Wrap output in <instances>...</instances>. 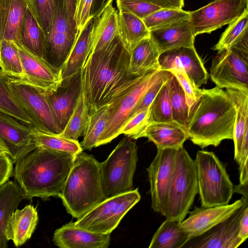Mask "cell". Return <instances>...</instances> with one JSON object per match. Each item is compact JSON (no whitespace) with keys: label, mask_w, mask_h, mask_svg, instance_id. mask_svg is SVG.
Returning <instances> with one entry per match:
<instances>
[{"label":"cell","mask_w":248,"mask_h":248,"mask_svg":"<svg viewBox=\"0 0 248 248\" xmlns=\"http://www.w3.org/2000/svg\"><path fill=\"white\" fill-rule=\"evenodd\" d=\"M130 52L117 34L103 48L91 52L81 69L82 93L89 113L126 93L145 73L129 72Z\"/></svg>","instance_id":"1"},{"label":"cell","mask_w":248,"mask_h":248,"mask_svg":"<svg viewBox=\"0 0 248 248\" xmlns=\"http://www.w3.org/2000/svg\"><path fill=\"white\" fill-rule=\"evenodd\" d=\"M235 106L225 91L216 86L199 89L189 108L185 128L191 141L202 149L232 140Z\"/></svg>","instance_id":"2"},{"label":"cell","mask_w":248,"mask_h":248,"mask_svg":"<svg viewBox=\"0 0 248 248\" xmlns=\"http://www.w3.org/2000/svg\"><path fill=\"white\" fill-rule=\"evenodd\" d=\"M77 154L38 147L17 160L13 175L24 199L59 197Z\"/></svg>","instance_id":"3"},{"label":"cell","mask_w":248,"mask_h":248,"mask_svg":"<svg viewBox=\"0 0 248 248\" xmlns=\"http://www.w3.org/2000/svg\"><path fill=\"white\" fill-rule=\"evenodd\" d=\"M59 197L67 212L76 218L105 199L100 162L91 155L78 154Z\"/></svg>","instance_id":"4"},{"label":"cell","mask_w":248,"mask_h":248,"mask_svg":"<svg viewBox=\"0 0 248 248\" xmlns=\"http://www.w3.org/2000/svg\"><path fill=\"white\" fill-rule=\"evenodd\" d=\"M198 193L194 160L183 146L176 150L164 216L181 223L188 214Z\"/></svg>","instance_id":"5"},{"label":"cell","mask_w":248,"mask_h":248,"mask_svg":"<svg viewBox=\"0 0 248 248\" xmlns=\"http://www.w3.org/2000/svg\"><path fill=\"white\" fill-rule=\"evenodd\" d=\"M201 206L228 204L234 186L226 167L213 152L199 150L194 160Z\"/></svg>","instance_id":"6"},{"label":"cell","mask_w":248,"mask_h":248,"mask_svg":"<svg viewBox=\"0 0 248 248\" xmlns=\"http://www.w3.org/2000/svg\"><path fill=\"white\" fill-rule=\"evenodd\" d=\"M138 160L136 143L127 136L119 142L104 161L100 163L105 198L132 190Z\"/></svg>","instance_id":"7"},{"label":"cell","mask_w":248,"mask_h":248,"mask_svg":"<svg viewBox=\"0 0 248 248\" xmlns=\"http://www.w3.org/2000/svg\"><path fill=\"white\" fill-rule=\"evenodd\" d=\"M140 198L138 188L106 198L78 218L73 224L92 232L111 233Z\"/></svg>","instance_id":"8"},{"label":"cell","mask_w":248,"mask_h":248,"mask_svg":"<svg viewBox=\"0 0 248 248\" xmlns=\"http://www.w3.org/2000/svg\"><path fill=\"white\" fill-rule=\"evenodd\" d=\"M170 73L158 68L147 71L130 90L109 104L107 124L95 147L108 143L118 136L122 126L144 93Z\"/></svg>","instance_id":"9"},{"label":"cell","mask_w":248,"mask_h":248,"mask_svg":"<svg viewBox=\"0 0 248 248\" xmlns=\"http://www.w3.org/2000/svg\"><path fill=\"white\" fill-rule=\"evenodd\" d=\"M210 76L221 89L248 92V39L217 53L213 58Z\"/></svg>","instance_id":"10"},{"label":"cell","mask_w":248,"mask_h":248,"mask_svg":"<svg viewBox=\"0 0 248 248\" xmlns=\"http://www.w3.org/2000/svg\"><path fill=\"white\" fill-rule=\"evenodd\" d=\"M7 80L12 95L36 129L57 135L61 133L42 91L22 78L7 76Z\"/></svg>","instance_id":"11"},{"label":"cell","mask_w":248,"mask_h":248,"mask_svg":"<svg viewBox=\"0 0 248 248\" xmlns=\"http://www.w3.org/2000/svg\"><path fill=\"white\" fill-rule=\"evenodd\" d=\"M248 10L245 0H215L189 12V21L195 36L210 33L229 24Z\"/></svg>","instance_id":"12"},{"label":"cell","mask_w":248,"mask_h":248,"mask_svg":"<svg viewBox=\"0 0 248 248\" xmlns=\"http://www.w3.org/2000/svg\"><path fill=\"white\" fill-rule=\"evenodd\" d=\"M78 31L67 14L64 0H58L46 36L47 61L61 68L73 46Z\"/></svg>","instance_id":"13"},{"label":"cell","mask_w":248,"mask_h":248,"mask_svg":"<svg viewBox=\"0 0 248 248\" xmlns=\"http://www.w3.org/2000/svg\"><path fill=\"white\" fill-rule=\"evenodd\" d=\"M176 150L170 148L157 149L155 156L147 168L152 208L155 212L163 216L172 176Z\"/></svg>","instance_id":"14"},{"label":"cell","mask_w":248,"mask_h":248,"mask_svg":"<svg viewBox=\"0 0 248 248\" xmlns=\"http://www.w3.org/2000/svg\"><path fill=\"white\" fill-rule=\"evenodd\" d=\"M16 44L23 69L22 79L42 91L56 90L62 81L61 68L35 54L21 43Z\"/></svg>","instance_id":"15"},{"label":"cell","mask_w":248,"mask_h":248,"mask_svg":"<svg viewBox=\"0 0 248 248\" xmlns=\"http://www.w3.org/2000/svg\"><path fill=\"white\" fill-rule=\"evenodd\" d=\"M0 147L15 163L36 148L32 137V125L0 112Z\"/></svg>","instance_id":"16"},{"label":"cell","mask_w":248,"mask_h":248,"mask_svg":"<svg viewBox=\"0 0 248 248\" xmlns=\"http://www.w3.org/2000/svg\"><path fill=\"white\" fill-rule=\"evenodd\" d=\"M248 201L232 215L202 235L189 240L183 248H236L243 242L238 236L239 224Z\"/></svg>","instance_id":"17"},{"label":"cell","mask_w":248,"mask_h":248,"mask_svg":"<svg viewBox=\"0 0 248 248\" xmlns=\"http://www.w3.org/2000/svg\"><path fill=\"white\" fill-rule=\"evenodd\" d=\"M81 91L80 70L72 76L62 79L56 90L43 91L54 120L62 132L74 109Z\"/></svg>","instance_id":"18"},{"label":"cell","mask_w":248,"mask_h":248,"mask_svg":"<svg viewBox=\"0 0 248 248\" xmlns=\"http://www.w3.org/2000/svg\"><path fill=\"white\" fill-rule=\"evenodd\" d=\"M243 197L232 204L212 207H195L180 224L189 240L199 236L224 221L244 204Z\"/></svg>","instance_id":"19"},{"label":"cell","mask_w":248,"mask_h":248,"mask_svg":"<svg viewBox=\"0 0 248 248\" xmlns=\"http://www.w3.org/2000/svg\"><path fill=\"white\" fill-rule=\"evenodd\" d=\"M158 62L160 70L182 69L198 88L207 82L209 74L195 47L183 46L166 50L159 54Z\"/></svg>","instance_id":"20"},{"label":"cell","mask_w":248,"mask_h":248,"mask_svg":"<svg viewBox=\"0 0 248 248\" xmlns=\"http://www.w3.org/2000/svg\"><path fill=\"white\" fill-rule=\"evenodd\" d=\"M52 240L60 248H107L110 233L92 232L76 227L70 221L55 230Z\"/></svg>","instance_id":"21"},{"label":"cell","mask_w":248,"mask_h":248,"mask_svg":"<svg viewBox=\"0 0 248 248\" xmlns=\"http://www.w3.org/2000/svg\"><path fill=\"white\" fill-rule=\"evenodd\" d=\"M150 31V37L159 53L180 47H194L195 38L189 19Z\"/></svg>","instance_id":"22"},{"label":"cell","mask_w":248,"mask_h":248,"mask_svg":"<svg viewBox=\"0 0 248 248\" xmlns=\"http://www.w3.org/2000/svg\"><path fill=\"white\" fill-rule=\"evenodd\" d=\"M27 0H0V46L3 40L21 43Z\"/></svg>","instance_id":"23"},{"label":"cell","mask_w":248,"mask_h":248,"mask_svg":"<svg viewBox=\"0 0 248 248\" xmlns=\"http://www.w3.org/2000/svg\"><path fill=\"white\" fill-rule=\"evenodd\" d=\"M38 222V215L34 206L27 205L16 209L10 216L5 230L6 239L12 240L16 247L23 245L31 236Z\"/></svg>","instance_id":"24"},{"label":"cell","mask_w":248,"mask_h":248,"mask_svg":"<svg viewBox=\"0 0 248 248\" xmlns=\"http://www.w3.org/2000/svg\"><path fill=\"white\" fill-rule=\"evenodd\" d=\"M146 137L157 149H177L183 146L188 136L184 126L175 122L151 123L141 133L140 138Z\"/></svg>","instance_id":"25"},{"label":"cell","mask_w":248,"mask_h":248,"mask_svg":"<svg viewBox=\"0 0 248 248\" xmlns=\"http://www.w3.org/2000/svg\"><path fill=\"white\" fill-rule=\"evenodd\" d=\"M118 11L112 3L94 18L91 32L90 53L106 46L118 34Z\"/></svg>","instance_id":"26"},{"label":"cell","mask_w":248,"mask_h":248,"mask_svg":"<svg viewBox=\"0 0 248 248\" xmlns=\"http://www.w3.org/2000/svg\"><path fill=\"white\" fill-rule=\"evenodd\" d=\"M94 17L91 16L78 33L70 52L61 67L62 79L68 78L81 70L91 49V32Z\"/></svg>","instance_id":"27"},{"label":"cell","mask_w":248,"mask_h":248,"mask_svg":"<svg viewBox=\"0 0 248 248\" xmlns=\"http://www.w3.org/2000/svg\"><path fill=\"white\" fill-rule=\"evenodd\" d=\"M226 92L236 108V117L233 139L234 144V160L238 162L243 146L248 145V92L228 88Z\"/></svg>","instance_id":"28"},{"label":"cell","mask_w":248,"mask_h":248,"mask_svg":"<svg viewBox=\"0 0 248 248\" xmlns=\"http://www.w3.org/2000/svg\"><path fill=\"white\" fill-rule=\"evenodd\" d=\"M117 4L118 35L129 51L141 40L150 37V31L142 19L124 7Z\"/></svg>","instance_id":"29"},{"label":"cell","mask_w":248,"mask_h":248,"mask_svg":"<svg viewBox=\"0 0 248 248\" xmlns=\"http://www.w3.org/2000/svg\"><path fill=\"white\" fill-rule=\"evenodd\" d=\"M21 44L35 54L47 60L46 36L38 17L29 6L25 14Z\"/></svg>","instance_id":"30"},{"label":"cell","mask_w":248,"mask_h":248,"mask_svg":"<svg viewBox=\"0 0 248 248\" xmlns=\"http://www.w3.org/2000/svg\"><path fill=\"white\" fill-rule=\"evenodd\" d=\"M24 199L23 192L17 183L8 180L0 186V248L8 247V241L5 235L7 224Z\"/></svg>","instance_id":"31"},{"label":"cell","mask_w":248,"mask_h":248,"mask_svg":"<svg viewBox=\"0 0 248 248\" xmlns=\"http://www.w3.org/2000/svg\"><path fill=\"white\" fill-rule=\"evenodd\" d=\"M159 54L150 37L142 39L130 52V73L140 75L149 70L159 68Z\"/></svg>","instance_id":"32"},{"label":"cell","mask_w":248,"mask_h":248,"mask_svg":"<svg viewBox=\"0 0 248 248\" xmlns=\"http://www.w3.org/2000/svg\"><path fill=\"white\" fill-rule=\"evenodd\" d=\"M178 221L166 219L153 236L149 248H181L189 240Z\"/></svg>","instance_id":"33"},{"label":"cell","mask_w":248,"mask_h":248,"mask_svg":"<svg viewBox=\"0 0 248 248\" xmlns=\"http://www.w3.org/2000/svg\"><path fill=\"white\" fill-rule=\"evenodd\" d=\"M32 137L36 148L42 147L74 154L83 151L78 140H72L59 135L41 131L32 125Z\"/></svg>","instance_id":"34"},{"label":"cell","mask_w":248,"mask_h":248,"mask_svg":"<svg viewBox=\"0 0 248 248\" xmlns=\"http://www.w3.org/2000/svg\"><path fill=\"white\" fill-rule=\"evenodd\" d=\"M247 39H248V10L229 24L212 49L219 53Z\"/></svg>","instance_id":"35"},{"label":"cell","mask_w":248,"mask_h":248,"mask_svg":"<svg viewBox=\"0 0 248 248\" xmlns=\"http://www.w3.org/2000/svg\"><path fill=\"white\" fill-rule=\"evenodd\" d=\"M108 106H104L89 113L84 138L80 143L83 150H90L96 147L107 124Z\"/></svg>","instance_id":"36"},{"label":"cell","mask_w":248,"mask_h":248,"mask_svg":"<svg viewBox=\"0 0 248 248\" xmlns=\"http://www.w3.org/2000/svg\"><path fill=\"white\" fill-rule=\"evenodd\" d=\"M89 116V109L81 91L74 109L59 135L66 139L77 140L79 137L84 135Z\"/></svg>","instance_id":"37"},{"label":"cell","mask_w":248,"mask_h":248,"mask_svg":"<svg viewBox=\"0 0 248 248\" xmlns=\"http://www.w3.org/2000/svg\"><path fill=\"white\" fill-rule=\"evenodd\" d=\"M0 69L6 75L22 78L23 69L16 43L3 40L0 46Z\"/></svg>","instance_id":"38"},{"label":"cell","mask_w":248,"mask_h":248,"mask_svg":"<svg viewBox=\"0 0 248 248\" xmlns=\"http://www.w3.org/2000/svg\"><path fill=\"white\" fill-rule=\"evenodd\" d=\"M0 112L12 116L27 124L32 125L31 120L12 95L8 85L7 76L0 69Z\"/></svg>","instance_id":"39"},{"label":"cell","mask_w":248,"mask_h":248,"mask_svg":"<svg viewBox=\"0 0 248 248\" xmlns=\"http://www.w3.org/2000/svg\"><path fill=\"white\" fill-rule=\"evenodd\" d=\"M170 78L163 84L150 106L151 123L175 122L172 119L170 99L169 88Z\"/></svg>","instance_id":"40"},{"label":"cell","mask_w":248,"mask_h":248,"mask_svg":"<svg viewBox=\"0 0 248 248\" xmlns=\"http://www.w3.org/2000/svg\"><path fill=\"white\" fill-rule=\"evenodd\" d=\"M169 94L173 120L185 127L189 107L185 93L174 75L170 79Z\"/></svg>","instance_id":"41"},{"label":"cell","mask_w":248,"mask_h":248,"mask_svg":"<svg viewBox=\"0 0 248 248\" xmlns=\"http://www.w3.org/2000/svg\"><path fill=\"white\" fill-rule=\"evenodd\" d=\"M189 18V11L182 9L161 8L143 19L149 31Z\"/></svg>","instance_id":"42"},{"label":"cell","mask_w":248,"mask_h":248,"mask_svg":"<svg viewBox=\"0 0 248 248\" xmlns=\"http://www.w3.org/2000/svg\"><path fill=\"white\" fill-rule=\"evenodd\" d=\"M150 107L129 118L122 126L119 135L124 134L133 140L140 138L141 133L151 123Z\"/></svg>","instance_id":"43"},{"label":"cell","mask_w":248,"mask_h":248,"mask_svg":"<svg viewBox=\"0 0 248 248\" xmlns=\"http://www.w3.org/2000/svg\"><path fill=\"white\" fill-rule=\"evenodd\" d=\"M58 1V0H34L36 11L46 36L49 31Z\"/></svg>","instance_id":"44"},{"label":"cell","mask_w":248,"mask_h":248,"mask_svg":"<svg viewBox=\"0 0 248 248\" xmlns=\"http://www.w3.org/2000/svg\"><path fill=\"white\" fill-rule=\"evenodd\" d=\"M168 71L175 76L183 89L186 97L187 104L189 108L196 101L199 88L191 81L186 73L181 68H173Z\"/></svg>","instance_id":"45"},{"label":"cell","mask_w":248,"mask_h":248,"mask_svg":"<svg viewBox=\"0 0 248 248\" xmlns=\"http://www.w3.org/2000/svg\"><path fill=\"white\" fill-rule=\"evenodd\" d=\"M116 4L124 7L142 20L161 8L140 0H116Z\"/></svg>","instance_id":"46"},{"label":"cell","mask_w":248,"mask_h":248,"mask_svg":"<svg viewBox=\"0 0 248 248\" xmlns=\"http://www.w3.org/2000/svg\"><path fill=\"white\" fill-rule=\"evenodd\" d=\"M172 75V74L170 72L169 75L158 80L149 88L133 110L129 118L143 109L149 107L163 84L169 78H171Z\"/></svg>","instance_id":"47"},{"label":"cell","mask_w":248,"mask_h":248,"mask_svg":"<svg viewBox=\"0 0 248 248\" xmlns=\"http://www.w3.org/2000/svg\"><path fill=\"white\" fill-rule=\"evenodd\" d=\"M93 0H76L74 15L78 31L86 25L91 16V10Z\"/></svg>","instance_id":"48"},{"label":"cell","mask_w":248,"mask_h":248,"mask_svg":"<svg viewBox=\"0 0 248 248\" xmlns=\"http://www.w3.org/2000/svg\"><path fill=\"white\" fill-rule=\"evenodd\" d=\"M13 163L12 158L7 154L0 156V186L6 183L13 174Z\"/></svg>","instance_id":"49"},{"label":"cell","mask_w":248,"mask_h":248,"mask_svg":"<svg viewBox=\"0 0 248 248\" xmlns=\"http://www.w3.org/2000/svg\"><path fill=\"white\" fill-rule=\"evenodd\" d=\"M156 5L161 8L182 9L184 0H140Z\"/></svg>","instance_id":"50"},{"label":"cell","mask_w":248,"mask_h":248,"mask_svg":"<svg viewBox=\"0 0 248 248\" xmlns=\"http://www.w3.org/2000/svg\"><path fill=\"white\" fill-rule=\"evenodd\" d=\"M238 236L243 242L245 241L248 237V205L245 207L241 217Z\"/></svg>","instance_id":"51"},{"label":"cell","mask_w":248,"mask_h":248,"mask_svg":"<svg viewBox=\"0 0 248 248\" xmlns=\"http://www.w3.org/2000/svg\"><path fill=\"white\" fill-rule=\"evenodd\" d=\"M112 1L113 0H93L91 16L94 18L99 16L109 4L112 3Z\"/></svg>","instance_id":"52"},{"label":"cell","mask_w":248,"mask_h":248,"mask_svg":"<svg viewBox=\"0 0 248 248\" xmlns=\"http://www.w3.org/2000/svg\"><path fill=\"white\" fill-rule=\"evenodd\" d=\"M67 14L72 24L76 27L74 15L76 0H64ZM77 28V27H76Z\"/></svg>","instance_id":"53"},{"label":"cell","mask_w":248,"mask_h":248,"mask_svg":"<svg viewBox=\"0 0 248 248\" xmlns=\"http://www.w3.org/2000/svg\"><path fill=\"white\" fill-rule=\"evenodd\" d=\"M234 193L237 192L242 194L243 197L248 200V184L234 186Z\"/></svg>","instance_id":"54"},{"label":"cell","mask_w":248,"mask_h":248,"mask_svg":"<svg viewBox=\"0 0 248 248\" xmlns=\"http://www.w3.org/2000/svg\"><path fill=\"white\" fill-rule=\"evenodd\" d=\"M27 1L31 10L38 17L35 9L34 0H27Z\"/></svg>","instance_id":"55"},{"label":"cell","mask_w":248,"mask_h":248,"mask_svg":"<svg viewBox=\"0 0 248 248\" xmlns=\"http://www.w3.org/2000/svg\"><path fill=\"white\" fill-rule=\"evenodd\" d=\"M4 154H6L5 151L0 147V156Z\"/></svg>","instance_id":"56"},{"label":"cell","mask_w":248,"mask_h":248,"mask_svg":"<svg viewBox=\"0 0 248 248\" xmlns=\"http://www.w3.org/2000/svg\"><path fill=\"white\" fill-rule=\"evenodd\" d=\"M248 3V0H245Z\"/></svg>","instance_id":"57"}]
</instances>
